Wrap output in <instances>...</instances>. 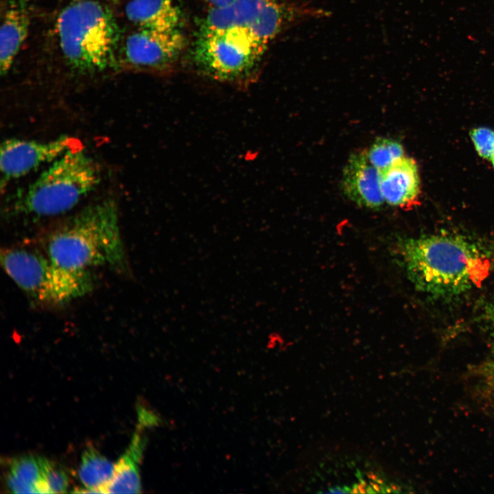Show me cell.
<instances>
[{
    "label": "cell",
    "mask_w": 494,
    "mask_h": 494,
    "mask_svg": "<svg viewBox=\"0 0 494 494\" xmlns=\"http://www.w3.org/2000/svg\"><path fill=\"white\" fill-rule=\"evenodd\" d=\"M43 479L50 493H65L69 478L65 471L54 462L40 457Z\"/></svg>",
    "instance_id": "18"
},
{
    "label": "cell",
    "mask_w": 494,
    "mask_h": 494,
    "mask_svg": "<svg viewBox=\"0 0 494 494\" xmlns=\"http://www.w3.org/2000/svg\"><path fill=\"white\" fill-rule=\"evenodd\" d=\"M390 486L391 489H392L393 493H398L399 491H398L397 490H399V489H400L399 487L397 485H396V484H392V483L390 484Z\"/></svg>",
    "instance_id": "26"
},
{
    "label": "cell",
    "mask_w": 494,
    "mask_h": 494,
    "mask_svg": "<svg viewBox=\"0 0 494 494\" xmlns=\"http://www.w3.org/2000/svg\"><path fill=\"white\" fill-rule=\"evenodd\" d=\"M59 44L67 62L85 73L116 64L119 29L113 12L97 0H75L57 20Z\"/></svg>",
    "instance_id": "3"
},
{
    "label": "cell",
    "mask_w": 494,
    "mask_h": 494,
    "mask_svg": "<svg viewBox=\"0 0 494 494\" xmlns=\"http://www.w3.org/2000/svg\"><path fill=\"white\" fill-rule=\"evenodd\" d=\"M1 263L12 281L40 307L63 305L93 287L90 272L64 269L37 250L19 246L2 249Z\"/></svg>",
    "instance_id": "5"
},
{
    "label": "cell",
    "mask_w": 494,
    "mask_h": 494,
    "mask_svg": "<svg viewBox=\"0 0 494 494\" xmlns=\"http://www.w3.org/2000/svg\"><path fill=\"white\" fill-rule=\"evenodd\" d=\"M74 137L61 136L47 141L8 139L1 146L0 168L5 183L52 163L68 151L79 148Z\"/></svg>",
    "instance_id": "8"
},
{
    "label": "cell",
    "mask_w": 494,
    "mask_h": 494,
    "mask_svg": "<svg viewBox=\"0 0 494 494\" xmlns=\"http://www.w3.org/2000/svg\"><path fill=\"white\" fill-rule=\"evenodd\" d=\"M139 417L143 425H154L159 421L158 418L155 416L152 412H148L143 408L139 410Z\"/></svg>",
    "instance_id": "21"
},
{
    "label": "cell",
    "mask_w": 494,
    "mask_h": 494,
    "mask_svg": "<svg viewBox=\"0 0 494 494\" xmlns=\"http://www.w3.org/2000/svg\"><path fill=\"white\" fill-rule=\"evenodd\" d=\"M115 467V464L93 447L86 449L78 469L79 478L86 488L85 492L103 493L113 476Z\"/></svg>",
    "instance_id": "15"
},
{
    "label": "cell",
    "mask_w": 494,
    "mask_h": 494,
    "mask_svg": "<svg viewBox=\"0 0 494 494\" xmlns=\"http://www.w3.org/2000/svg\"><path fill=\"white\" fill-rule=\"evenodd\" d=\"M126 14L141 29L173 31L181 22L180 10L174 0H132L127 4Z\"/></svg>",
    "instance_id": "13"
},
{
    "label": "cell",
    "mask_w": 494,
    "mask_h": 494,
    "mask_svg": "<svg viewBox=\"0 0 494 494\" xmlns=\"http://www.w3.org/2000/svg\"><path fill=\"white\" fill-rule=\"evenodd\" d=\"M493 164V167L494 168V156H493L492 159L491 160Z\"/></svg>",
    "instance_id": "31"
},
{
    "label": "cell",
    "mask_w": 494,
    "mask_h": 494,
    "mask_svg": "<svg viewBox=\"0 0 494 494\" xmlns=\"http://www.w3.org/2000/svg\"><path fill=\"white\" fill-rule=\"evenodd\" d=\"M366 493H375L376 491L373 489L371 486H368L366 487Z\"/></svg>",
    "instance_id": "28"
},
{
    "label": "cell",
    "mask_w": 494,
    "mask_h": 494,
    "mask_svg": "<svg viewBox=\"0 0 494 494\" xmlns=\"http://www.w3.org/2000/svg\"><path fill=\"white\" fill-rule=\"evenodd\" d=\"M366 475H367V476H368V478L371 479L372 480H373V481H375V482H376L377 480V478H378L376 475H375L374 473H370V472H368V473H366Z\"/></svg>",
    "instance_id": "25"
},
{
    "label": "cell",
    "mask_w": 494,
    "mask_h": 494,
    "mask_svg": "<svg viewBox=\"0 0 494 494\" xmlns=\"http://www.w3.org/2000/svg\"><path fill=\"white\" fill-rule=\"evenodd\" d=\"M44 247L47 255L67 270L89 272L105 266L124 274L130 271L117 207L110 198L86 207L56 226Z\"/></svg>",
    "instance_id": "1"
},
{
    "label": "cell",
    "mask_w": 494,
    "mask_h": 494,
    "mask_svg": "<svg viewBox=\"0 0 494 494\" xmlns=\"http://www.w3.org/2000/svg\"><path fill=\"white\" fill-rule=\"evenodd\" d=\"M267 46L248 30L239 27L199 32L194 59L207 76L243 84Z\"/></svg>",
    "instance_id": "7"
},
{
    "label": "cell",
    "mask_w": 494,
    "mask_h": 494,
    "mask_svg": "<svg viewBox=\"0 0 494 494\" xmlns=\"http://www.w3.org/2000/svg\"><path fill=\"white\" fill-rule=\"evenodd\" d=\"M211 8H219L227 5L236 0H206Z\"/></svg>",
    "instance_id": "22"
},
{
    "label": "cell",
    "mask_w": 494,
    "mask_h": 494,
    "mask_svg": "<svg viewBox=\"0 0 494 494\" xmlns=\"http://www.w3.org/2000/svg\"><path fill=\"white\" fill-rule=\"evenodd\" d=\"M97 163L80 148L54 161L9 207L15 215L47 217L74 207L99 184Z\"/></svg>",
    "instance_id": "4"
},
{
    "label": "cell",
    "mask_w": 494,
    "mask_h": 494,
    "mask_svg": "<svg viewBox=\"0 0 494 494\" xmlns=\"http://www.w3.org/2000/svg\"><path fill=\"white\" fill-rule=\"evenodd\" d=\"M351 493H360L357 484H355L351 488Z\"/></svg>",
    "instance_id": "27"
},
{
    "label": "cell",
    "mask_w": 494,
    "mask_h": 494,
    "mask_svg": "<svg viewBox=\"0 0 494 494\" xmlns=\"http://www.w3.org/2000/svg\"><path fill=\"white\" fill-rule=\"evenodd\" d=\"M470 137L478 154L491 160L494 156V131L485 127L475 128L470 132Z\"/></svg>",
    "instance_id": "19"
},
{
    "label": "cell",
    "mask_w": 494,
    "mask_h": 494,
    "mask_svg": "<svg viewBox=\"0 0 494 494\" xmlns=\"http://www.w3.org/2000/svg\"><path fill=\"white\" fill-rule=\"evenodd\" d=\"M327 493H345V491L344 488L340 487H335L333 489H330Z\"/></svg>",
    "instance_id": "23"
},
{
    "label": "cell",
    "mask_w": 494,
    "mask_h": 494,
    "mask_svg": "<svg viewBox=\"0 0 494 494\" xmlns=\"http://www.w3.org/2000/svg\"><path fill=\"white\" fill-rule=\"evenodd\" d=\"M493 327H494V311H493Z\"/></svg>",
    "instance_id": "32"
},
{
    "label": "cell",
    "mask_w": 494,
    "mask_h": 494,
    "mask_svg": "<svg viewBox=\"0 0 494 494\" xmlns=\"http://www.w3.org/2000/svg\"><path fill=\"white\" fill-rule=\"evenodd\" d=\"M366 153L369 162L379 171L405 156L401 143L385 137L377 139Z\"/></svg>",
    "instance_id": "17"
},
{
    "label": "cell",
    "mask_w": 494,
    "mask_h": 494,
    "mask_svg": "<svg viewBox=\"0 0 494 494\" xmlns=\"http://www.w3.org/2000/svg\"><path fill=\"white\" fill-rule=\"evenodd\" d=\"M342 188L346 197L360 207L378 209L386 203L379 171L369 162L366 151L351 155L343 170Z\"/></svg>",
    "instance_id": "10"
},
{
    "label": "cell",
    "mask_w": 494,
    "mask_h": 494,
    "mask_svg": "<svg viewBox=\"0 0 494 494\" xmlns=\"http://www.w3.org/2000/svg\"><path fill=\"white\" fill-rule=\"evenodd\" d=\"M30 25L27 0H12L6 5L0 31V71L5 75L25 40Z\"/></svg>",
    "instance_id": "12"
},
{
    "label": "cell",
    "mask_w": 494,
    "mask_h": 494,
    "mask_svg": "<svg viewBox=\"0 0 494 494\" xmlns=\"http://www.w3.org/2000/svg\"><path fill=\"white\" fill-rule=\"evenodd\" d=\"M329 15L314 0H236L223 7L211 8L199 32L242 28L268 47L287 28Z\"/></svg>",
    "instance_id": "6"
},
{
    "label": "cell",
    "mask_w": 494,
    "mask_h": 494,
    "mask_svg": "<svg viewBox=\"0 0 494 494\" xmlns=\"http://www.w3.org/2000/svg\"><path fill=\"white\" fill-rule=\"evenodd\" d=\"M399 262L417 290L435 296L460 294L483 274V258L467 239L450 235L400 238Z\"/></svg>",
    "instance_id": "2"
},
{
    "label": "cell",
    "mask_w": 494,
    "mask_h": 494,
    "mask_svg": "<svg viewBox=\"0 0 494 494\" xmlns=\"http://www.w3.org/2000/svg\"><path fill=\"white\" fill-rule=\"evenodd\" d=\"M376 482L381 486H382L384 483V481L381 478H377Z\"/></svg>",
    "instance_id": "30"
},
{
    "label": "cell",
    "mask_w": 494,
    "mask_h": 494,
    "mask_svg": "<svg viewBox=\"0 0 494 494\" xmlns=\"http://www.w3.org/2000/svg\"><path fill=\"white\" fill-rule=\"evenodd\" d=\"M7 484L11 491L14 493H36V489L14 478L10 473L7 475Z\"/></svg>",
    "instance_id": "20"
},
{
    "label": "cell",
    "mask_w": 494,
    "mask_h": 494,
    "mask_svg": "<svg viewBox=\"0 0 494 494\" xmlns=\"http://www.w3.org/2000/svg\"><path fill=\"white\" fill-rule=\"evenodd\" d=\"M380 188L384 201L392 207H404L417 202L420 177L416 161L404 156L379 171Z\"/></svg>",
    "instance_id": "11"
},
{
    "label": "cell",
    "mask_w": 494,
    "mask_h": 494,
    "mask_svg": "<svg viewBox=\"0 0 494 494\" xmlns=\"http://www.w3.org/2000/svg\"><path fill=\"white\" fill-rule=\"evenodd\" d=\"M385 493H393V491H392V489H391L390 486V487H387V486H386V489H385Z\"/></svg>",
    "instance_id": "29"
},
{
    "label": "cell",
    "mask_w": 494,
    "mask_h": 494,
    "mask_svg": "<svg viewBox=\"0 0 494 494\" xmlns=\"http://www.w3.org/2000/svg\"><path fill=\"white\" fill-rule=\"evenodd\" d=\"M357 488H358L360 493H366V489L365 486H364L360 483L357 484Z\"/></svg>",
    "instance_id": "24"
},
{
    "label": "cell",
    "mask_w": 494,
    "mask_h": 494,
    "mask_svg": "<svg viewBox=\"0 0 494 494\" xmlns=\"http://www.w3.org/2000/svg\"><path fill=\"white\" fill-rule=\"evenodd\" d=\"M145 439L140 433L132 436L125 453L115 463L113 476L104 487L103 493H137L141 492L139 463L143 456Z\"/></svg>",
    "instance_id": "14"
},
{
    "label": "cell",
    "mask_w": 494,
    "mask_h": 494,
    "mask_svg": "<svg viewBox=\"0 0 494 494\" xmlns=\"http://www.w3.org/2000/svg\"><path fill=\"white\" fill-rule=\"evenodd\" d=\"M185 45V39L178 30L141 29L128 37L124 54L126 62L132 67L165 72L174 66Z\"/></svg>",
    "instance_id": "9"
},
{
    "label": "cell",
    "mask_w": 494,
    "mask_h": 494,
    "mask_svg": "<svg viewBox=\"0 0 494 494\" xmlns=\"http://www.w3.org/2000/svg\"><path fill=\"white\" fill-rule=\"evenodd\" d=\"M8 473L34 487L37 493H50L43 479L40 457L23 456L14 458Z\"/></svg>",
    "instance_id": "16"
}]
</instances>
